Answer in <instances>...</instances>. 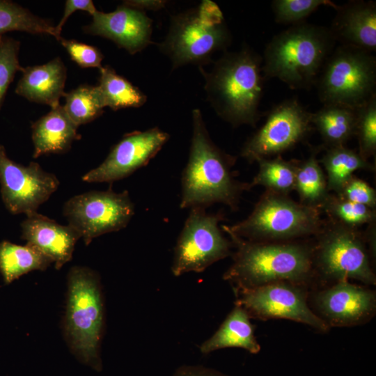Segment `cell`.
Listing matches in <instances>:
<instances>
[{"mask_svg":"<svg viewBox=\"0 0 376 376\" xmlns=\"http://www.w3.org/2000/svg\"><path fill=\"white\" fill-rule=\"evenodd\" d=\"M321 212L320 209L296 202L288 195L265 190L246 219L221 227L224 232L250 242L293 241L319 233L324 224Z\"/></svg>","mask_w":376,"mask_h":376,"instance_id":"cell-6","label":"cell"},{"mask_svg":"<svg viewBox=\"0 0 376 376\" xmlns=\"http://www.w3.org/2000/svg\"><path fill=\"white\" fill-rule=\"evenodd\" d=\"M0 183L7 209L13 214L26 215L36 212L59 185L56 177L45 171L38 163L31 162L25 166L12 161L1 144Z\"/></svg>","mask_w":376,"mask_h":376,"instance_id":"cell-14","label":"cell"},{"mask_svg":"<svg viewBox=\"0 0 376 376\" xmlns=\"http://www.w3.org/2000/svg\"><path fill=\"white\" fill-rule=\"evenodd\" d=\"M230 42L221 10L215 3L203 1L197 8L171 17L169 32L159 48L170 58L173 68L187 64L202 67Z\"/></svg>","mask_w":376,"mask_h":376,"instance_id":"cell-7","label":"cell"},{"mask_svg":"<svg viewBox=\"0 0 376 376\" xmlns=\"http://www.w3.org/2000/svg\"><path fill=\"white\" fill-rule=\"evenodd\" d=\"M258 172L249 183L250 188L260 185L267 191L288 195L295 190L297 159L285 160L281 155L257 161Z\"/></svg>","mask_w":376,"mask_h":376,"instance_id":"cell-28","label":"cell"},{"mask_svg":"<svg viewBox=\"0 0 376 376\" xmlns=\"http://www.w3.org/2000/svg\"><path fill=\"white\" fill-rule=\"evenodd\" d=\"M166 1H145V0H133V1H124L123 3L134 7L135 8H137L141 10H143L145 9L148 10H159L164 7L166 5Z\"/></svg>","mask_w":376,"mask_h":376,"instance_id":"cell-39","label":"cell"},{"mask_svg":"<svg viewBox=\"0 0 376 376\" xmlns=\"http://www.w3.org/2000/svg\"><path fill=\"white\" fill-rule=\"evenodd\" d=\"M223 219L221 214L207 213L205 208L190 209L174 248V276L202 272L230 254L233 244L219 225Z\"/></svg>","mask_w":376,"mask_h":376,"instance_id":"cell-10","label":"cell"},{"mask_svg":"<svg viewBox=\"0 0 376 376\" xmlns=\"http://www.w3.org/2000/svg\"><path fill=\"white\" fill-rule=\"evenodd\" d=\"M192 136L187 163L181 177V209L205 208L222 203L238 209L249 183L235 178L236 158L221 150L211 139L200 109L192 111Z\"/></svg>","mask_w":376,"mask_h":376,"instance_id":"cell-1","label":"cell"},{"mask_svg":"<svg viewBox=\"0 0 376 376\" xmlns=\"http://www.w3.org/2000/svg\"><path fill=\"white\" fill-rule=\"evenodd\" d=\"M226 233L236 251L223 278L235 290L279 281L302 284L315 274L313 244L299 240L255 242Z\"/></svg>","mask_w":376,"mask_h":376,"instance_id":"cell-3","label":"cell"},{"mask_svg":"<svg viewBox=\"0 0 376 376\" xmlns=\"http://www.w3.org/2000/svg\"><path fill=\"white\" fill-rule=\"evenodd\" d=\"M173 376H228L213 368L202 366H182Z\"/></svg>","mask_w":376,"mask_h":376,"instance_id":"cell-38","label":"cell"},{"mask_svg":"<svg viewBox=\"0 0 376 376\" xmlns=\"http://www.w3.org/2000/svg\"><path fill=\"white\" fill-rule=\"evenodd\" d=\"M22 76L15 93L36 103L49 105L51 109L60 105L64 96L67 77L66 68L59 57L48 63L22 69Z\"/></svg>","mask_w":376,"mask_h":376,"instance_id":"cell-20","label":"cell"},{"mask_svg":"<svg viewBox=\"0 0 376 376\" xmlns=\"http://www.w3.org/2000/svg\"><path fill=\"white\" fill-rule=\"evenodd\" d=\"M104 305L100 279L94 270L72 267L68 274L63 334L70 351L82 364L100 372Z\"/></svg>","mask_w":376,"mask_h":376,"instance_id":"cell-5","label":"cell"},{"mask_svg":"<svg viewBox=\"0 0 376 376\" xmlns=\"http://www.w3.org/2000/svg\"><path fill=\"white\" fill-rule=\"evenodd\" d=\"M63 106L70 120L78 127L93 121L104 111V106L97 86L81 85L63 96Z\"/></svg>","mask_w":376,"mask_h":376,"instance_id":"cell-30","label":"cell"},{"mask_svg":"<svg viewBox=\"0 0 376 376\" xmlns=\"http://www.w3.org/2000/svg\"><path fill=\"white\" fill-rule=\"evenodd\" d=\"M152 19L143 10L123 3L114 11L97 10L84 31L114 42L130 54L141 52L151 43Z\"/></svg>","mask_w":376,"mask_h":376,"instance_id":"cell-17","label":"cell"},{"mask_svg":"<svg viewBox=\"0 0 376 376\" xmlns=\"http://www.w3.org/2000/svg\"><path fill=\"white\" fill-rule=\"evenodd\" d=\"M77 10L86 11L93 15L97 10L91 0H67L61 21L54 29L55 38L58 41L62 38L61 33L65 22Z\"/></svg>","mask_w":376,"mask_h":376,"instance_id":"cell-37","label":"cell"},{"mask_svg":"<svg viewBox=\"0 0 376 376\" xmlns=\"http://www.w3.org/2000/svg\"><path fill=\"white\" fill-rule=\"evenodd\" d=\"M250 318L242 307L235 305L216 332L201 345V352L207 354L227 347L242 348L251 354L259 352L260 346Z\"/></svg>","mask_w":376,"mask_h":376,"instance_id":"cell-22","label":"cell"},{"mask_svg":"<svg viewBox=\"0 0 376 376\" xmlns=\"http://www.w3.org/2000/svg\"><path fill=\"white\" fill-rule=\"evenodd\" d=\"M100 70L97 85L104 107L116 111L129 107H140L145 104L147 97L139 88L127 79L118 75L109 65Z\"/></svg>","mask_w":376,"mask_h":376,"instance_id":"cell-27","label":"cell"},{"mask_svg":"<svg viewBox=\"0 0 376 376\" xmlns=\"http://www.w3.org/2000/svg\"><path fill=\"white\" fill-rule=\"evenodd\" d=\"M19 45L18 40L0 36V109L16 72L22 69L18 58Z\"/></svg>","mask_w":376,"mask_h":376,"instance_id":"cell-34","label":"cell"},{"mask_svg":"<svg viewBox=\"0 0 376 376\" xmlns=\"http://www.w3.org/2000/svg\"><path fill=\"white\" fill-rule=\"evenodd\" d=\"M357 109L336 104H323L311 115V124L320 133L323 147L345 146L354 136Z\"/></svg>","mask_w":376,"mask_h":376,"instance_id":"cell-23","label":"cell"},{"mask_svg":"<svg viewBox=\"0 0 376 376\" xmlns=\"http://www.w3.org/2000/svg\"><path fill=\"white\" fill-rule=\"evenodd\" d=\"M320 148L313 149L307 159L298 160L295 186L299 203L318 209L330 194L325 174L317 158Z\"/></svg>","mask_w":376,"mask_h":376,"instance_id":"cell-25","label":"cell"},{"mask_svg":"<svg viewBox=\"0 0 376 376\" xmlns=\"http://www.w3.org/2000/svg\"><path fill=\"white\" fill-rule=\"evenodd\" d=\"M22 228V239L54 263L56 269L71 260L76 242L81 237L72 226L61 225L37 212L26 215Z\"/></svg>","mask_w":376,"mask_h":376,"instance_id":"cell-18","label":"cell"},{"mask_svg":"<svg viewBox=\"0 0 376 376\" xmlns=\"http://www.w3.org/2000/svg\"><path fill=\"white\" fill-rule=\"evenodd\" d=\"M33 157L49 153H63L80 138L77 126L70 120L63 106L51 109L31 126Z\"/></svg>","mask_w":376,"mask_h":376,"instance_id":"cell-21","label":"cell"},{"mask_svg":"<svg viewBox=\"0 0 376 376\" xmlns=\"http://www.w3.org/2000/svg\"><path fill=\"white\" fill-rule=\"evenodd\" d=\"M58 42L67 50L71 59L80 67L99 69L102 67L104 56L98 48L75 40H66L63 38Z\"/></svg>","mask_w":376,"mask_h":376,"instance_id":"cell-36","label":"cell"},{"mask_svg":"<svg viewBox=\"0 0 376 376\" xmlns=\"http://www.w3.org/2000/svg\"><path fill=\"white\" fill-rule=\"evenodd\" d=\"M51 263L49 258L27 243L24 246L8 241L0 243V272L6 284L30 272L44 271Z\"/></svg>","mask_w":376,"mask_h":376,"instance_id":"cell-24","label":"cell"},{"mask_svg":"<svg viewBox=\"0 0 376 376\" xmlns=\"http://www.w3.org/2000/svg\"><path fill=\"white\" fill-rule=\"evenodd\" d=\"M54 29L49 20L33 14L17 3L0 0V36L9 31H17L55 37Z\"/></svg>","mask_w":376,"mask_h":376,"instance_id":"cell-29","label":"cell"},{"mask_svg":"<svg viewBox=\"0 0 376 376\" xmlns=\"http://www.w3.org/2000/svg\"><path fill=\"white\" fill-rule=\"evenodd\" d=\"M301 284L279 281L252 288L237 289L235 305L260 320L286 319L307 324L320 331L329 327L309 308Z\"/></svg>","mask_w":376,"mask_h":376,"instance_id":"cell-13","label":"cell"},{"mask_svg":"<svg viewBox=\"0 0 376 376\" xmlns=\"http://www.w3.org/2000/svg\"><path fill=\"white\" fill-rule=\"evenodd\" d=\"M322 6L335 9L338 6L328 0H274L272 2L275 21L291 25L305 22L306 17Z\"/></svg>","mask_w":376,"mask_h":376,"instance_id":"cell-33","label":"cell"},{"mask_svg":"<svg viewBox=\"0 0 376 376\" xmlns=\"http://www.w3.org/2000/svg\"><path fill=\"white\" fill-rule=\"evenodd\" d=\"M335 194L349 201L375 209V190L366 181L354 175L351 176Z\"/></svg>","mask_w":376,"mask_h":376,"instance_id":"cell-35","label":"cell"},{"mask_svg":"<svg viewBox=\"0 0 376 376\" xmlns=\"http://www.w3.org/2000/svg\"><path fill=\"white\" fill-rule=\"evenodd\" d=\"M315 86L323 104L359 109L376 95L375 57L371 52L340 45L327 58Z\"/></svg>","mask_w":376,"mask_h":376,"instance_id":"cell-8","label":"cell"},{"mask_svg":"<svg viewBox=\"0 0 376 376\" xmlns=\"http://www.w3.org/2000/svg\"><path fill=\"white\" fill-rule=\"evenodd\" d=\"M263 58L249 47L224 52L210 72L199 67L207 99L217 114L233 127H255L261 117L259 104L265 78Z\"/></svg>","mask_w":376,"mask_h":376,"instance_id":"cell-2","label":"cell"},{"mask_svg":"<svg viewBox=\"0 0 376 376\" xmlns=\"http://www.w3.org/2000/svg\"><path fill=\"white\" fill-rule=\"evenodd\" d=\"M329 29L336 42L369 52L376 49V3L351 1L338 6Z\"/></svg>","mask_w":376,"mask_h":376,"instance_id":"cell-19","label":"cell"},{"mask_svg":"<svg viewBox=\"0 0 376 376\" xmlns=\"http://www.w3.org/2000/svg\"><path fill=\"white\" fill-rule=\"evenodd\" d=\"M313 237L315 274L334 282L354 279L365 284H375L366 234L327 219Z\"/></svg>","mask_w":376,"mask_h":376,"instance_id":"cell-9","label":"cell"},{"mask_svg":"<svg viewBox=\"0 0 376 376\" xmlns=\"http://www.w3.org/2000/svg\"><path fill=\"white\" fill-rule=\"evenodd\" d=\"M314 301L329 327L362 324L373 316L376 308L375 291L353 284L348 280L336 281L319 291Z\"/></svg>","mask_w":376,"mask_h":376,"instance_id":"cell-16","label":"cell"},{"mask_svg":"<svg viewBox=\"0 0 376 376\" xmlns=\"http://www.w3.org/2000/svg\"><path fill=\"white\" fill-rule=\"evenodd\" d=\"M336 43L329 28L306 22L291 25L267 45L264 78H276L291 89H310Z\"/></svg>","mask_w":376,"mask_h":376,"instance_id":"cell-4","label":"cell"},{"mask_svg":"<svg viewBox=\"0 0 376 376\" xmlns=\"http://www.w3.org/2000/svg\"><path fill=\"white\" fill-rule=\"evenodd\" d=\"M169 139L158 127L134 131L123 136L110 150L104 162L86 173L88 182H113L126 178L147 165Z\"/></svg>","mask_w":376,"mask_h":376,"instance_id":"cell-15","label":"cell"},{"mask_svg":"<svg viewBox=\"0 0 376 376\" xmlns=\"http://www.w3.org/2000/svg\"><path fill=\"white\" fill-rule=\"evenodd\" d=\"M134 214L127 191H92L70 198L63 206L68 225L78 231L86 245L103 234L127 226Z\"/></svg>","mask_w":376,"mask_h":376,"instance_id":"cell-11","label":"cell"},{"mask_svg":"<svg viewBox=\"0 0 376 376\" xmlns=\"http://www.w3.org/2000/svg\"><path fill=\"white\" fill-rule=\"evenodd\" d=\"M311 115L295 98L278 104L269 111L263 125L244 143L240 156L253 163L281 155L307 136L312 129Z\"/></svg>","mask_w":376,"mask_h":376,"instance_id":"cell-12","label":"cell"},{"mask_svg":"<svg viewBox=\"0 0 376 376\" xmlns=\"http://www.w3.org/2000/svg\"><path fill=\"white\" fill-rule=\"evenodd\" d=\"M327 173L329 191L337 193L343 184L358 170H373L374 166L354 150L345 146L327 148L319 159Z\"/></svg>","mask_w":376,"mask_h":376,"instance_id":"cell-26","label":"cell"},{"mask_svg":"<svg viewBox=\"0 0 376 376\" xmlns=\"http://www.w3.org/2000/svg\"><path fill=\"white\" fill-rule=\"evenodd\" d=\"M327 219L346 227L358 228L375 223V209L329 194L320 207Z\"/></svg>","mask_w":376,"mask_h":376,"instance_id":"cell-31","label":"cell"},{"mask_svg":"<svg viewBox=\"0 0 376 376\" xmlns=\"http://www.w3.org/2000/svg\"><path fill=\"white\" fill-rule=\"evenodd\" d=\"M354 136L359 143L358 153L366 160L376 154V95L357 109Z\"/></svg>","mask_w":376,"mask_h":376,"instance_id":"cell-32","label":"cell"}]
</instances>
